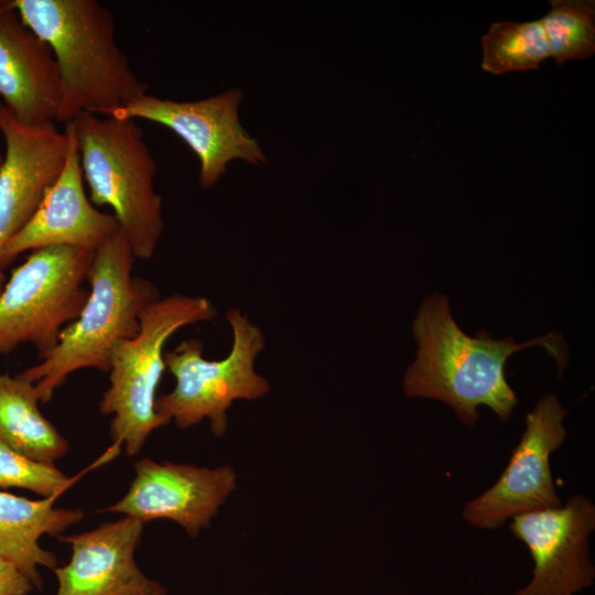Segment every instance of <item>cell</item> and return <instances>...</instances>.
Listing matches in <instances>:
<instances>
[{"instance_id":"obj_1","label":"cell","mask_w":595,"mask_h":595,"mask_svg":"<svg viewBox=\"0 0 595 595\" xmlns=\"http://www.w3.org/2000/svg\"><path fill=\"white\" fill-rule=\"evenodd\" d=\"M412 333L418 349L403 377L404 394L444 402L467 426L477 422L480 405L488 407L501 421L511 416L518 401L506 379L505 365L513 353L541 345L555 360L559 376L566 367L561 334L550 333L523 344L510 337L493 339L488 332L472 337L454 321L448 300L441 293L424 299Z\"/></svg>"},{"instance_id":"obj_2","label":"cell","mask_w":595,"mask_h":595,"mask_svg":"<svg viewBox=\"0 0 595 595\" xmlns=\"http://www.w3.org/2000/svg\"><path fill=\"white\" fill-rule=\"evenodd\" d=\"M51 47L62 82L57 121L108 116L148 93L116 42L112 13L96 0H11Z\"/></svg>"},{"instance_id":"obj_3","label":"cell","mask_w":595,"mask_h":595,"mask_svg":"<svg viewBox=\"0 0 595 595\" xmlns=\"http://www.w3.org/2000/svg\"><path fill=\"white\" fill-rule=\"evenodd\" d=\"M133 260L121 230L95 251L87 274L89 295L79 316L64 327L43 360L18 375L35 383L41 402H48L74 371L108 372L115 347L138 334L141 313L161 296L150 281L132 275Z\"/></svg>"},{"instance_id":"obj_4","label":"cell","mask_w":595,"mask_h":595,"mask_svg":"<svg viewBox=\"0 0 595 595\" xmlns=\"http://www.w3.org/2000/svg\"><path fill=\"white\" fill-rule=\"evenodd\" d=\"M72 122L90 202L108 205L134 258L150 259L164 229L162 198L154 188L156 162L132 119L91 112Z\"/></svg>"},{"instance_id":"obj_5","label":"cell","mask_w":595,"mask_h":595,"mask_svg":"<svg viewBox=\"0 0 595 595\" xmlns=\"http://www.w3.org/2000/svg\"><path fill=\"white\" fill-rule=\"evenodd\" d=\"M217 315L204 296L172 294L149 304L140 315L138 334L111 353L109 387L99 403L112 414L110 436L126 453H140L149 435L171 421L155 411L156 389L166 368L164 347L180 328L210 321Z\"/></svg>"},{"instance_id":"obj_6","label":"cell","mask_w":595,"mask_h":595,"mask_svg":"<svg viewBox=\"0 0 595 595\" xmlns=\"http://www.w3.org/2000/svg\"><path fill=\"white\" fill-rule=\"evenodd\" d=\"M226 320L231 327L232 345L224 359H205L203 344L195 338L164 351L165 366L175 378V387L156 396L155 411L180 429L208 419L213 434L223 436L228 428L227 412L236 400L252 401L271 389L269 381L255 369L266 345L262 331L236 307L227 311Z\"/></svg>"},{"instance_id":"obj_7","label":"cell","mask_w":595,"mask_h":595,"mask_svg":"<svg viewBox=\"0 0 595 595\" xmlns=\"http://www.w3.org/2000/svg\"><path fill=\"white\" fill-rule=\"evenodd\" d=\"M95 251L65 246L31 251L0 292V356L32 344L43 360L75 321L89 289L84 286Z\"/></svg>"},{"instance_id":"obj_8","label":"cell","mask_w":595,"mask_h":595,"mask_svg":"<svg viewBox=\"0 0 595 595\" xmlns=\"http://www.w3.org/2000/svg\"><path fill=\"white\" fill-rule=\"evenodd\" d=\"M241 89H229L204 99L177 101L144 94L108 116L143 119L173 131L199 162L203 190L216 185L235 160L260 165L267 162L258 140L242 127L239 107Z\"/></svg>"},{"instance_id":"obj_9","label":"cell","mask_w":595,"mask_h":595,"mask_svg":"<svg viewBox=\"0 0 595 595\" xmlns=\"http://www.w3.org/2000/svg\"><path fill=\"white\" fill-rule=\"evenodd\" d=\"M566 410L554 394H544L526 414V429L498 480L466 502L464 519L493 530L515 516L560 507L550 456L566 437Z\"/></svg>"},{"instance_id":"obj_10","label":"cell","mask_w":595,"mask_h":595,"mask_svg":"<svg viewBox=\"0 0 595 595\" xmlns=\"http://www.w3.org/2000/svg\"><path fill=\"white\" fill-rule=\"evenodd\" d=\"M127 494L106 511L123 513L145 523L166 519L191 538L210 527L212 519L237 488L230 465L214 468L140 458Z\"/></svg>"},{"instance_id":"obj_11","label":"cell","mask_w":595,"mask_h":595,"mask_svg":"<svg viewBox=\"0 0 595 595\" xmlns=\"http://www.w3.org/2000/svg\"><path fill=\"white\" fill-rule=\"evenodd\" d=\"M509 529L534 562L533 577L515 595H572L593 584L588 540L595 529V506L582 494L565 505L511 518Z\"/></svg>"},{"instance_id":"obj_12","label":"cell","mask_w":595,"mask_h":595,"mask_svg":"<svg viewBox=\"0 0 595 595\" xmlns=\"http://www.w3.org/2000/svg\"><path fill=\"white\" fill-rule=\"evenodd\" d=\"M0 132L6 151L0 165V259L7 241L36 210L61 174L67 136L54 122L24 125L0 101ZM6 277L0 260V292Z\"/></svg>"},{"instance_id":"obj_13","label":"cell","mask_w":595,"mask_h":595,"mask_svg":"<svg viewBox=\"0 0 595 595\" xmlns=\"http://www.w3.org/2000/svg\"><path fill=\"white\" fill-rule=\"evenodd\" d=\"M67 154L64 167L46 191L28 223L4 245L1 267L25 251L65 246L96 251L120 231L113 214L97 209L84 191L77 140L65 123Z\"/></svg>"},{"instance_id":"obj_14","label":"cell","mask_w":595,"mask_h":595,"mask_svg":"<svg viewBox=\"0 0 595 595\" xmlns=\"http://www.w3.org/2000/svg\"><path fill=\"white\" fill-rule=\"evenodd\" d=\"M143 524L126 516L96 529L58 537L72 548L69 562L54 569L55 595H169L134 561Z\"/></svg>"},{"instance_id":"obj_15","label":"cell","mask_w":595,"mask_h":595,"mask_svg":"<svg viewBox=\"0 0 595 595\" xmlns=\"http://www.w3.org/2000/svg\"><path fill=\"white\" fill-rule=\"evenodd\" d=\"M0 98L24 125L57 121L61 74L51 47L0 0Z\"/></svg>"},{"instance_id":"obj_16","label":"cell","mask_w":595,"mask_h":595,"mask_svg":"<svg viewBox=\"0 0 595 595\" xmlns=\"http://www.w3.org/2000/svg\"><path fill=\"white\" fill-rule=\"evenodd\" d=\"M53 501L0 491V558L13 564L36 589L43 586L37 567H57V558L40 545V538H58L84 516L80 509L54 508Z\"/></svg>"},{"instance_id":"obj_17","label":"cell","mask_w":595,"mask_h":595,"mask_svg":"<svg viewBox=\"0 0 595 595\" xmlns=\"http://www.w3.org/2000/svg\"><path fill=\"white\" fill-rule=\"evenodd\" d=\"M35 383L0 374V441L36 462L54 465L68 442L39 409Z\"/></svg>"},{"instance_id":"obj_18","label":"cell","mask_w":595,"mask_h":595,"mask_svg":"<svg viewBox=\"0 0 595 595\" xmlns=\"http://www.w3.org/2000/svg\"><path fill=\"white\" fill-rule=\"evenodd\" d=\"M482 68L494 75L538 69L550 57L541 20L494 22L482 37Z\"/></svg>"},{"instance_id":"obj_19","label":"cell","mask_w":595,"mask_h":595,"mask_svg":"<svg viewBox=\"0 0 595 595\" xmlns=\"http://www.w3.org/2000/svg\"><path fill=\"white\" fill-rule=\"evenodd\" d=\"M541 19L550 57L558 65L585 60L595 53V2L593 0H551Z\"/></svg>"},{"instance_id":"obj_20","label":"cell","mask_w":595,"mask_h":595,"mask_svg":"<svg viewBox=\"0 0 595 595\" xmlns=\"http://www.w3.org/2000/svg\"><path fill=\"white\" fill-rule=\"evenodd\" d=\"M72 482L54 465L31 459L0 441V488H24L55 499Z\"/></svg>"},{"instance_id":"obj_21","label":"cell","mask_w":595,"mask_h":595,"mask_svg":"<svg viewBox=\"0 0 595 595\" xmlns=\"http://www.w3.org/2000/svg\"><path fill=\"white\" fill-rule=\"evenodd\" d=\"M34 588L23 573L0 558V595H28Z\"/></svg>"},{"instance_id":"obj_22","label":"cell","mask_w":595,"mask_h":595,"mask_svg":"<svg viewBox=\"0 0 595 595\" xmlns=\"http://www.w3.org/2000/svg\"><path fill=\"white\" fill-rule=\"evenodd\" d=\"M2 159H3V155H2L1 152H0V165H1V163H2Z\"/></svg>"}]
</instances>
